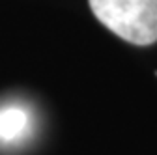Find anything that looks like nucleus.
<instances>
[{
    "instance_id": "1",
    "label": "nucleus",
    "mask_w": 157,
    "mask_h": 155,
    "mask_svg": "<svg viewBox=\"0 0 157 155\" xmlns=\"http://www.w3.org/2000/svg\"><path fill=\"white\" fill-rule=\"evenodd\" d=\"M97 21L133 45L157 41V0H88Z\"/></svg>"
},
{
    "instance_id": "2",
    "label": "nucleus",
    "mask_w": 157,
    "mask_h": 155,
    "mask_svg": "<svg viewBox=\"0 0 157 155\" xmlns=\"http://www.w3.org/2000/svg\"><path fill=\"white\" fill-rule=\"evenodd\" d=\"M28 112L21 107H8L0 110V138L17 140L21 138L28 127Z\"/></svg>"
}]
</instances>
